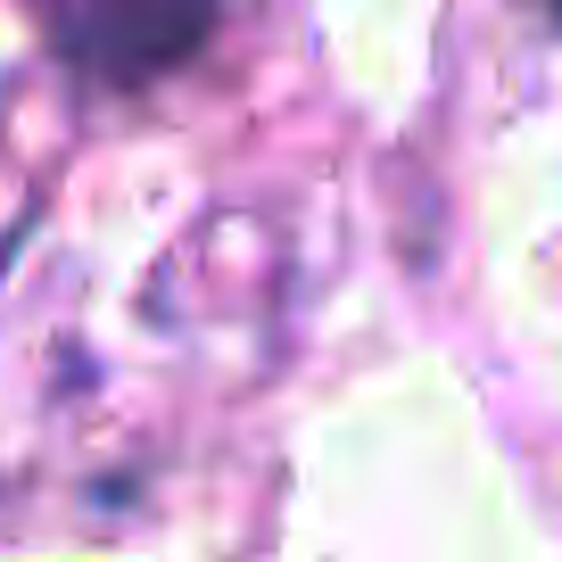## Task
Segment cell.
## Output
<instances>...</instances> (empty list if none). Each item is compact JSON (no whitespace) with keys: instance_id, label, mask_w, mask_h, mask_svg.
Returning <instances> with one entry per match:
<instances>
[{"instance_id":"2","label":"cell","mask_w":562,"mask_h":562,"mask_svg":"<svg viewBox=\"0 0 562 562\" xmlns=\"http://www.w3.org/2000/svg\"><path fill=\"white\" fill-rule=\"evenodd\" d=\"M546 9H554V18H562V0H546Z\"/></svg>"},{"instance_id":"1","label":"cell","mask_w":562,"mask_h":562,"mask_svg":"<svg viewBox=\"0 0 562 562\" xmlns=\"http://www.w3.org/2000/svg\"><path fill=\"white\" fill-rule=\"evenodd\" d=\"M50 50L91 83H149L207 42L215 0H34Z\"/></svg>"}]
</instances>
